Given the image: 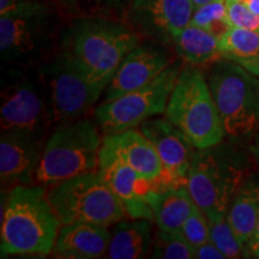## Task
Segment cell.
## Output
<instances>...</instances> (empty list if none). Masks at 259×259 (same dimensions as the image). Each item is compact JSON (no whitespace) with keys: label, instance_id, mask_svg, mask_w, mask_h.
<instances>
[{"label":"cell","instance_id":"4fadbf2b","mask_svg":"<svg viewBox=\"0 0 259 259\" xmlns=\"http://www.w3.org/2000/svg\"><path fill=\"white\" fill-rule=\"evenodd\" d=\"M160 156L163 176L157 181L164 185H186L187 171L194 154V145L179 127L167 118L148 119L139 125Z\"/></svg>","mask_w":259,"mask_h":259},{"label":"cell","instance_id":"d590c367","mask_svg":"<svg viewBox=\"0 0 259 259\" xmlns=\"http://www.w3.org/2000/svg\"><path fill=\"white\" fill-rule=\"evenodd\" d=\"M235 2H241V3H245L246 0H235Z\"/></svg>","mask_w":259,"mask_h":259},{"label":"cell","instance_id":"8fae6325","mask_svg":"<svg viewBox=\"0 0 259 259\" xmlns=\"http://www.w3.org/2000/svg\"><path fill=\"white\" fill-rule=\"evenodd\" d=\"M181 69V63L173 61L143 88L102 102L94 113L96 124L103 134H119L164 113Z\"/></svg>","mask_w":259,"mask_h":259},{"label":"cell","instance_id":"52a82bcc","mask_svg":"<svg viewBox=\"0 0 259 259\" xmlns=\"http://www.w3.org/2000/svg\"><path fill=\"white\" fill-rule=\"evenodd\" d=\"M57 17L41 0H25L0 15V57L5 65L24 66L54 46Z\"/></svg>","mask_w":259,"mask_h":259},{"label":"cell","instance_id":"1f68e13d","mask_svg":"<svg viewBox=\"0 0 259 259\" xmlns=\"http://www.w3.org/2000/svg\"><path fill=\"white\" fill-rule=\"evenodd\" d=\"M248 154H250L251 160L253 161L254 166L257 167V170L259 171V127L253 132L252 139L248 145Z\"/></svg>","mask_w":259,"mask_h":259},{"label":"cell","instance_id":"f1b7e54d","mask_svg":"<svg viewBox=\"0 0 259 259\" xmlns=\"http://www.w3.org/2000/svg\"><path fill=\"white\" fill-rule=\"evenodd\" d=\"M227 6H228V16L232 27L259 32V16L253 14L245 3L227 0Z\"/></svg>","mask_w":259,"mask_h":259},{"label":"cell","instance_id":"6da1fadb","mask_svg":"<svg viewBox=\"0 0 259 259\" xmlns=\"http://www.w3.org/2000/svg\"><path fill=\"white\" fill-rule=\"evenodd\" d=\"M139 42L141 35L128 24L105 16L74 19L58 38L59 53L105 90L121 61Z\"/></svg>","mask_w":259,"mask_h":259},{"label":"cell","instance_id":"4316f807","mask_svg":"<svg viewBox=\"0 0 259 259\" xmlns=\"http://www.w3.org/2000/svg\"><path fill=\"white\" fill-rule=\"evenodd\" d=\"M180 233L193 247H198L210 240L208 218L197 204L186 221L184 222Z\"/></svg>","mask_w":259,"mask_h":259},{"label":"cell","instance_id":"836d02e7","mask_svg":"<svg viewBox=\"0 0 259 259\" xmlns=\"http://www.w3.org/2000/svg\"><path fill=\"white\" fill-rule=\"evenodd\" d=\"M245 4L252 12L259 16V0H246Z\"/></svg>","mask_w":259,"mask_h":259},{"label":"cell","instance_id":"d4e9b609","mask_svg":"<svg viewBox=\"0 0 259 259\" xmlns=\"http://www.w3.org/2000/svg\"><path fill=\"white\" fill-rule=\"evenodd\" d=\"M190 24L204 28L221 37L232 27L228 16L227 0H215L202 6H197Z\"/></svg>","mask_w":259,"mask_h":259},{"label":"cell","instance_id":"7c38bea8","mask_svg":"<svg viewBox=\"0 0 259 259\" xmlns=\"http://www.w3.org/2000/svg\"><path fill=\"white\" fill-rule=\"evenodd\" d=\"M194 9L191 0H132L125 16L141 36L170 46L173 35L190 24Z\"/></svg>","mask_w":259,"mask_h":259},{"label":"cell","instance_id":"7a4b0ae2","mask_svg":"<svg viewBox=\"0 0 259 259\" xmlns=\"http://www.w3.org/2000/svg\"><path fill=\"white\" fill-rule=\"evenodd\" d=\"M61 222L41 186H16L2 191L0 252L9 255H41L53 251Z\"/></svg>","mask_w":259,"mask_h":259},{"label":"cell","instance_id":"603a6c76","mask_svg":"<svg viewBox=\"0 0 259 259\" xmlns=\"http://www.w3.org/2000/svg\"><path fill=\"white\" fill-rule=\"evenodd\" d=\"M221 58L235 61L259 76V32L231 27L220 37Z\"/></svg>","mask_w":259,"mask_h":259},{"label":"cell","instance_id":"30bf717a","mask_svg":"<svg viewBox=\"0 0 259 259\" xmlns=\"http://www.w3.org/2000/svg\"><path fill=\"white\" fill-rule=\"evenodd\" d=\"M36 74L46 93L52 125L82 119L105 92L59 52L38 65Z\"/></svg>","mask_w":259,"mask_h":259},{"label":"cell","instance_id":"44dd1931","mask_svg":"<svg viewBox=\"0 0 259 259\" xmlns=\"http://www.w3.org/2000/svg\"><path fill=\"white\" fill-rule=\"evenodd\" d=\"M227 219L246 246L259 221V171L248 174L239 186L229 204Z\"/></svg>","mask_w":259,"mask_h":259},{"label":"cell","instance_id":"2e32d148","mask_svg":"<svg viewBox=\"0 0 259 259\" xmlns=\"http://www.w3.org/2000/svg\"><path fill=\"white\" fill-rule=\"evenodd\" d=\"M44 147L41 138L18 132H2L0 139V179L3 190L30 186Z\"/></svg>","mask_w":259,"mask_h":259},{"label":"cell","instance_id":"5b68a950","mask_svg":"<svg viewBox=\"0 0 259 259\" xmlns=\"http://www.w3.org/2000/svg\"><path fill=\"white\" fill-rule=\"evenodd\" d=\"M102 139L88 119L57 125L44 145L36 181L42 186L56 185L94 171L99 167Z\"/></svg>","mask_w":259,"mask_h":259},{"label":"cell","instance_id":"8992f818","mask_svg":"<svg viewBox=\"0 0 259 259\" xmlns=\"http://www.w3.org/2000/svg\"><path fill=\"white\" fill-rule=\"evenodd\" d=\"M226 135H252L259 127V76L226 58L213 61L208 77Z\"/></svg>","mask_w":259,"mask_h":259},{"label":"cell","instance_id":"d6986e66","mask_svg":"<svg viewBox=\"0 0 259 259\" xmlns=\"http://www.w3.org/2000/svg\"><path fill=\"white\" fill-rule=\"evenodd\" d=\"M106 144L115 149L137 173L148 183L161 179L163 166L151 142L135 128L119 134L106 135L102 139Z\"/></svg>","mask_w":259,"mask_h":259},{"label":"cell","instance_id":"cb8c5ba5","mask_svg":"<svg viewBox=\"0 0 259 259\" xmlns=\"http://www.w3.org/2000/svg\"><path fill=\"white\" fill-rule=\"evenodd\" d=\"M193 247L180 232H167L158 229L154 234L153 246L149 257L163 259H192Z\"/></svg>","mask_w":259,"mask_h":259},{"label":"cell","instance_id":"9c48e42d","mask_svg":"<svg viewBox=\"0 0 259 259\" xmlns=\"http://www.w3.org/2000/svg\"><path fill=\"white\" fill-rule=\"evenodd\" d=\"M2 132H18L42 138L52 126L47 97L36 72L6 65L0 74Z\"/></svg>","mask_w":259,"mask_h":259},{"label":"cell","instance_id":"d6a6232c","mask_svg":"<svg viewBox=\"0 0 259 259\" xmlns=\"http://www.w3.org/2000/svg\"><path fill=\"white\" fill-rule=\"evenodd\" d=\"M23 2L25 0H0V15L6 14Z\"/></svg>","mask_w":259,"mask_h":259},{"label":"cell","instance_id":"277c9868","mask_svg":"<svg viewBox=\"0 0 259 259\" xmlns=\"http://www.w3.org/2000/svg\"><path fill=\"white\" fill-rule=\"evenodd\" d=\"M164 114L196 149L215 147L226 136L208 80L196 65L183 66Z\"/></svg>","mask_w":259,"mask_h":259},{"label":"cell","instance_id":"7402d4cb","mask_svg":"<svg viewBox=\"0 0 259 259\" xmlns=\"http://www.w3.org/2000/svg\"><path fill=\"white\" fill-rule=\"evenodd\" d=\"M170 46L181 60L196 66L213 63L221 58L220 36L193 24L177 31L171 37Z\"/></svg>","mask_w":259,"mask_h":259},{"label":"cell","instance_id":"f546056e","mask_svg":"<svg viewBox=\"0 0 259 259\" xmlns=\"http://www.w3.org/2000/svg\"><path fill=\"white\" fill-rule=\"evenodd\" d=\"M194 258L198 259H223L226 258L225 254L216 247L211 240L206 241L205 244L196 247L194 251Z\"/></svg>","mask_w":259,"mask_h":259},{"label":"cell","instance_id":"ffe728a7","mask_svg":"<svg viewBox=\"0 0 259 259\" xmlns=\"http://www.w3.org/2000/svg\"><path fill=\"white\" fill-rule=\"evenodd\" d=\"M153 220L121 219L113 225L106 257L138 259L150 255L153 246Z\"/></svg>","mask_w":259,"mask_h":259},{"label":"cell","instance_id":"e575fe53","mask_svg":"<svg viewBox=\"0 0 259 259\" xmlns=\"http://www.w3.org/2000/svg\"><path fill=\"white\" fill-rule=\"evenodd\" d=\"M191 2H192L193 5L197 8V6H202L204 4H208V3L215 2V0H191Z\"/></svg>","mask_w":259,"mask_h":259},{"label":"cell","instance_id":"9a60e30c","mask_svg":"<svg viewBox=\"0 0 259 259\" xmlns=\"http://www.w3.org/2000/svg\"><path fill=\"white\" fill-rule=\"evenodd\" d=\"M99 173L111 187L124 206L126 215L132 219L154 220L153 211L144 199L149 183L126 163L115 149L102 141L99 154Z\"/></svg>","mask_w":259,"mask_h":259},{"label":"cell","instance_id":"e0dca14e","mask_svg":"<svg viewBox=\"0 0 259 259\" xmlns=\"http://www.w3.org/2000/svg\"><path fill=\"white\" fill-rule=\"evenodd\" d=\"M144 199L153 211L157 228L167 232H180L196 205L186 185L149 183Z\"/></svg>","mask_w":259,"mask_h":259},{"label":"cell","instance_id":"ba28073f","mask_svg":"<svg viewBox=\"0 0 259 259\" xmlns=\"http://www.w3.org/2000/svg\"><path fill=\"white\" fill-rule=\"evenodd\" d=\"M47 196L61 225L90 223L109 227L126 216L120 200L99 170L52 185Z\"/></svg>","mask_w":259,"mask_h":259},{"label":"cell","instance_id":"5bb4252c","mask_svg":"<svg viewBox=\"0 0 259 259\" xmlns=\"http://www.w3.org/2000/svg\"><path fill=\"white\" fill-rule=\"evenodd\" d=\"M173 63L166 45L149 40L139 42L121 61L105 90L103 102L143 88Z\"/></svg>","mask_w":259,"mask_h":259},{"label":"cell","instance_id":"ac0fdd59","mask_svg":"<svg viewBox=\"0 0 259 259\" xmlns=\"http://www.w3.org/2000/svg\"><path fill=\"white\" fill-rule=\"evenodd\" d=\"M111 232L105 226L90 223L61 225L52 255L65 259L103 257L108 248Z\"/></svg>","mask_w":259,"mask_h":259},{"label":"cell","instance_id":"484cf974","mask_svg":"<svg viewBox=\"0 0 259 259\" xmlns=\"http://www.w3.org/2000/svg\"><path fill=\"white\" fill-rule=\"evenodd\" d=\"M210 240L225 254L226 258H238L245 254V245L242 244L227 216L209 220Z\"/></svg>","mask_w":259,"mask_h":259},{"label":"cell","instance_id":"4dcf8cb0","mask_svg":"<svg viewBox=\"0 0 259 259\" xmlns=\"http://www.w3.org/2000/svg\"><path fill=\"white\" fill-rule=\"evenodd\" d=\"M245 255H247V257L259 258V221L253 235H252L250 241H248L245 246Z\"/></svg>","mask_w":259,"mask_h":259},{"label":"cell","instance_id":"83f0119b","mask_svg":"<svg viewBox=\"0 0 259 259\" xmlns=\"http://www.w3.org/2000/svg\"><path fill=\"white\" fill-rule=\"evenodd\" d=\"M132 0H60L71 11L85 12H124Z\"/></svg>","mask_w":259,"mask_h":259},{"label":"cell","instance_id":"3957f363","mask_svg":"<svg viewBox=\"0 0 259 259\" xmlns=\"http://www.w3.org/2000/svg\"><path fill=\"white\" fill-rule=\"evenodd\" d=\"M247 161L240 150L222 143L194 151L186 186L209 220L227 216L233 197L250 174Z\"/></svg>","mask_w":259,"mask_h":259}]
</instances>
